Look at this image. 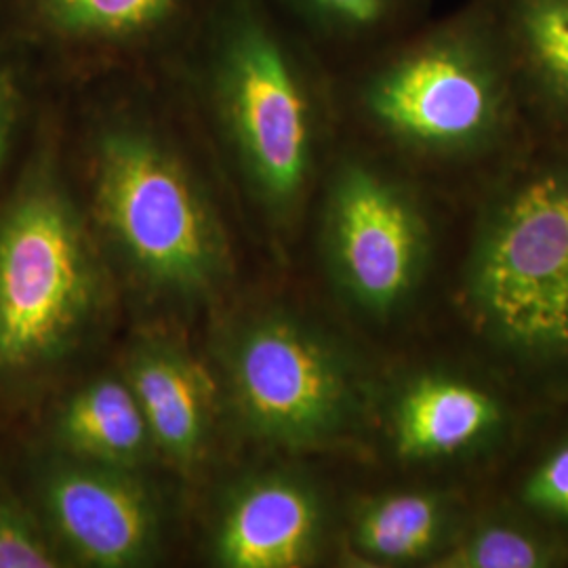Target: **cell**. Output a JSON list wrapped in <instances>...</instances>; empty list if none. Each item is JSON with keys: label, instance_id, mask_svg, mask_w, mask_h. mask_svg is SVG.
<instances>
[{"label": "cell", "instance_id": "5bb4252c", "mask_svg": "<svg viewBox=\"0 0 568 568\" xmlns=\"http://www.w3.org/2000/svg\"><path fill=\"white\" fill-rule=\"evenodd\" d=\"M501 419L487 392L457 379L426 377L406 389L394 413L398 453L413 459H440L471 447Z\"/></svg>", "mask_w": 568, "mask_h": 568}, {"label": "cell", "instance_id": "9a60e30c", "mask_svg": "<svg viewBox=\"0 0 568 568\" xmlns=\"http://www.w3.org/2000/svg\"><path fill=\"white\" fill-rule=\"evenodd\" d=\"M55 436L72 457L103 466H140L154 448L142 406L126 382L98 379L61 408Z\"/></svg>", "mask_w": 568, "mask_h": 568}, {"label": "cell", "instance_id": "30bf717a", "mask_svg": "<svg viewBox=\"0 0 568 568\" xmlns=\"http://www.w3.org/2000/svg\"><path fill=\"white\" fill-rule=\"evenodd\" d=\"M323 509L316 493L284 474L236 488L215 532V560L227 568H295L318 548Z\"/></svg>", "mask_w": 568, "mask_h": 568}, {"label": "cell", "instance_id": "8fae6325", "mask_svg": "<svg viewBox=\"0 0 568 568\" xmlns=\"http://www.w3.org/2000/svg\"><path fill=\"white\" fill-rule=\"evenodd\" d=\"M527 121L568 138V0H480Z\"/></svg>", "mask_w": 568, "mask_h": 568}, {"label": "cell", "instance_id": "e0dca14e", "mask_svg": "<svg viewBox=\"0 0 568 568\" xmlns=\"http://www.w3.org/2000/svg\"><path fill=\"white\" fill-rule=\"evenodd\" d=\"M558 551L546 537L511 523H485L471 528L438 567L447 568H544L556 565Z\"/></svg>", "mask_w": 568, "mask_h": 568}, {"label": "cell", "instance_id": "7c38bea8", "mask_svg": "<svg viewBox=\"0 0 568 568\" xmlns=\"http://www.w3.org/2000/svg\"><path fill=\"white\" fill-rule=\"evenodd\" d=\"M126 384L142 406L154 447L180 466L194 464L211 424V384L203 368L173 345H142L131 358Z\"/></svg>", "mask_w": 568, "mask_h": 568}, {"label": "cell", "instance_id": "4fadbf2b", "mask_svg": "<svg viewBox=\"0 0 568 568\" xmlns=\"http://www.w3.org/2000/svg\"><path fill=\"white\" fill-rule=\"evenodd\" d=\"M323 60L342 72L429 18L434 0H265Z\"/></svg>", "mask_w": 568, "mask_h": 568}, {"label": "cell", "instance_id": "2e32d148", "mask_svg": "<svg viewBox=\"0 0 568 568\" xmlns=\"http://www.w3.org/2000/svg\"><path fill=\"white\" fill-rule=\"evenodd\" d=\"M453 508L432 490L392 493L368 501L354 523V544L365 556L403 565L432 558L450 539Z\"/></svg>", "mask_w": 568, "mask_h": 568}, {"label": "cell", "instance_id": "5b68a950", "mask_svg": "<svg viewBox=\"0 0 568 568\" xmlns=\"http://www.w3.org/2000/svg\"><path fill=\"white\" fill-rule=\"evenodd\" d=\"M467 304L499 344L568 356V138L525 145L488 187Z\"/></svg>", "mask_w": 568, "mask_h": 568}, {"label": "cell", "instance_id": "277c9868", "mask_svg": "<svg viewBox=\"0 0 568 568\" xmlns=\"http://www.w3.org/2000/svg\"><path fill=\"white\" fill-rule=\"evenodd\" d=\"M100 293V265L65 156L61 91L49 84L0 203V375L58 361L89 325Z\"/></svg>", "mask_w": 568, "mask_h": 568}, {"label": "cell", "instance_id": "6da1fadb", "mask_svg": "<svg viewBox=\"0 0 568 568\" xmlns=\"http://www.w3.org/2000/svg\"><path fill=\"white\" fill-rule=\"evenodd\" d=\"M169 77L246 194L295 213L323 173L337 72L265 0H215Z\"/></svg>", "mask_w": 568, "mask_h": 568}, {"label": "cell", "instance_id": "ffe728a7", "mask_svg": "<svg viewBox=\"0 0 568 568\" xmlns=\"http://www.w3.org/2000/svg\"><path fill=\"white\" fill-rule=\"evenodd\" d=\"M525 499L539 511L568 518V445L537 467L525 488Z\"/></svg>", "mask_w": 568, "mask_h": 568}, {"label": "cell", "instance_id": "52a82bcc", "mask_svg": "<svg viewBox=\"0 0 568 568\" xmlns=\"http://www.w3.org/2000/svg\"><path fill=\"white\" fill-rule=\"evenodd\" d=\"M405 171L345 148L326 169L325 236L333 270L371 314L405 302L426 257L422 199Z\"/></svg>", "mask_w": 568, "mask_h": 568}, {"label": "cell", "instance_id": "ac0fdd59", "mask_svg": "<svg viewBox=\"0 0 568 568\" xmlns=\"http://www.w3.org/2000/svg\"><path fill=\"white\" fill-rule=\"evenodd\" d=\"M47 87L39 63L0 37V178L28 138Z\"/></svg>", "mask_w": 568, "mask_h": 568}, {"label": "cell", "instance_id": "ba28073f", "mask_svg": "<svg viewBox=\"0 0 568 568\" xmlns=\"http://www.w3.org/2000/svg\"><path fill=\"white\" fill-rule=\"evenodd\" d=\"M227 373L244 426L278 447H310L344 429L356 406L342 356L312 328L284 316L243 326Z\"/></svg>", "mask_w": 568, "mask_h": 568}, {"label": "cell", "instance_id": "3957f363", "mask_svg": "<svg viewBox=\"0 0 568 568\" xmlns=\"http://www.w3.org/2000/svg\"><path fill=\"white\" fill-rule=\"evenodd\" d=\"M339 103L424 166L509 161L527 121L499 34L480 0L424 23L337 72Z\"/></svg>", "mask_w": 568, "mask_h": 568}, {"label": "cell", "instance_id": "7a4b0ae2", "mask_svg": "<svg viewBox=\"0 0 568 568\" xmlns=\"http://www.w3.org/2000/svg\"><path fill=\"white\" fill-rule=\"evenodd\" d=\"M163 74L61 84L84 103L82 183L105 234L148 283L199 293L225 264L211 183L156 112Z\"/></svg>", "mask_w": 568, "mask_h": 568}, {"label": "cell", "instance_id": "d6986e66", "mask_svg": "<svg viewBox=\"0 0 568 568\" xmlns=\"http://www.w3.org/2000/svg\"><path fill=\"white\" fill-rule=\"evenodd\" d=\"M61 554L41 523L0 493V568L63 567Z\"/></svg>", "mask_w": 568, "mask_h": 568}, {"label": "cell", "instance_id": "8992f818", "mask_svg": "<svg viewBox=\"0 0 568 568\" xmlns=\"http://www.w3.org/2000/svg\"><path fill=\"white\" fill-rule=\"evenodd\" d=\"M215 0H0V37L53 84L169 74Z\"/></svg>", "mask_w": 568, "mask_h": 568}, {"label": "cell", "instance_id": "9c48e42d", "mask_svg": "<svg viewBox=\"0 0 568 568\" xmlns=\"http://www.w3.org/2000/svg\"><path fill=\"white\" fill-rule=\"evenodd\" d=\"M41 495L53 532L84 565L140 567L152 558L159 511L129 469L72 457L44 471Z\"/></svg>", "mask_w": 568, "mask_h": 568}]
</instances>
